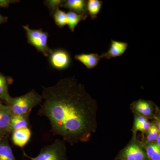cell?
I'll use <instances>...</instances> for the list:
<instances>
[{"instance_id": "12", "label": "cell", "mask_w": 160, "mask_h": 160, "mask_svg": "<svg viewBox=\"0 0 160 160\" xmlns=\"http://www.w3.org/2000/svg\"><path fill=\"white\" fill-rule=\"evenodd\" d=\"M74 58L89 69L96 67L102 58L101 55L96 53H81L76 55Z\"/></svg>"}, {"instance_id": "17", "label": "cell", "mask_w": 160, "mask_h": 160, "mask_svg": "<svg viewBox=\"0 0 160 160\" xmlns=\"http://www.w3.org/2000/svg\"><path fill=\"white\" fill-rule=\"evenodd\" d=\"M103 2L100 0H88L87 1V9L88 15L91 19L95 20L102 9Z\"/></svg>"}, {"instance_id": "25", "label": "cell", "mask_w": 160, "mask_h": 160, "mask_svg": "<svg viewBox=\"0 0 160 160\" xmlns=\"http://www.w3.org/2000/svg\"><path fill=\"white\" fill-rule=\"evenodd\" d=\"M155 142L157 144L158 146H160V134H158V136Z\"/></svg>"}, {"instance_id": "28", "label": "cell", "mask_w": 160, "mask_h": 160, "mask_svg": "<svg viewBox=\"0 0 160 160\" xmlns=\"http://www.w3.org/2000/svg\"></svg>"}, {"instance_id": "11", "label": "cell", "mask_w": 160, "mask_h": 160, "mask_svg": "<svg viewBox=\"0 0 160 160\" xmlns=\"http://www.w3.org/2000/svg\"><path fill=\"white\" fill-rule=\"evenodd\" d=\"M12 113L9 107L6 105L0 108V135L3 137L10 134V125Z\"/></svg>"}, {"instance_id": "4", "label": "cell", "mask_w": 160, "mask_h": 160, "mask_svg": "<svg viewBox=\"0 0 160 160\" xmlns=\"http://www.w3.org/2000/svg\"><path fill=\"white\" fill-rule=\"evenodd\" d=\"M66 142L61 139H57L50 145L43 147L39 153L31 160H67Z\"/></svg>"}, {"instance_id": "27", "label": "cell", "mask_w": 160, "mask_h": 160, "mask_svg": "<svg viewBox=\"0 0 160 160\" xmlns=\"http://www.w3.org/2000/svg\"><path fill=\"white\" fill-rule=\"evenodd\" d=\"M3 137H3V136H2V135H0V140H1V139H2V138H3Z\"/></svg>"}, {"instance_id": "21", "label": "cell", "mask_w": 160, "mask_h": 160, "mask_svg": "<svg viewBox=\"0 0 160 160\" xmlns=\"http://www.w3.org/2000/svg\"><path fill=\"white\" fill-rule=\"evenodd\" d=\"M52 16L56 25L59 28H62L67 25V15L65 11L59 8L55 11Z\"/></svg>"}, {"instance_id": "14", "label": "cell", "mask_w": 160, "mask_h": 160, "mask_svg": "<svg viewBox=\"0 0 160 160\" xmlns=\"http://www.w3.org/2000/svg\"><path fill=\"white\" fill-rule=\"evenodd\" d=\"M29 115H12L10 125V132L22 128H29Z\"/></svg>"}, {"instance_id": "13", "label": "cell", "mask_w": 160, "mask_h": 160, "mask_svg": "<svg viewBox=\"0 0 160 160\" xmlns=\"http://www.w3.org/2000/svg\"><path fill=\"white\" fill-rule=\"evenodd\" d=\"M134 115V121H133V126L132 131V134L137 135V132L140 131L142 132L143 138L151 126V123L149 120L146 118L143 117L142 116L136 114Z\"/></svg>"}, {"instance_id": "15", "label": "cell", "mask_w": 160, "mask_h": 160, "mask_svg": "<svg viewBox=\"0 0 160 160\" xmlns=\"http://www.w3.org/2000/svg\"><path fill=\"white\" fill-rule=\"evenodd\" d=\"M9 135L0 140V160H17L8 140Z\"/></svg>"}, {"instance_id": "20", "label": "cell", "mask_w": 160, "mask_h": 160, "mask_svg": "<svg viewBox=\"0 0 160 160\" xmlns=\"http://www.w3.org/2000/svg\"><path fill=\"white\" fill-rule=\"evenodd\" d=\"M151 123V126L146 132L144 138H142V142H155L156 139L158 136L160 134V131L158 129L154 122L152 121V122Z\"/></svg>"}, {"instance_id": "3", "label": "cell", "mask_w": 160, "mask_h": 160, "mask_svg": "<svg viewBox=\"0 0 160 160\" xmlns=\"http://www.w3.org/2000/svg\"><path fill=\"white\" fill-rule=\"evenodd\" d=\"M22 27L26 31L28 43L44 56L48 57L52 50L48 46V32L42 29H32L28 25L23 26Z\"/></svg>"}, {"instance_id": "22", "label": "cell", "mask_w": 160, "mask_h": 160, "mask_svg": "<svg viewBox=\"0 0 160 160\" xmlns=\"http://www.w3.org/2000/svg\"><path fill=\"white\" fill-rule=\"evenodd\" d=\"M64 2L65 0H47L44 1V3L52 15L55 11L61 7Z\"/></svg>"}, {"instance_id": "16", "label": "cell", "mask_w": 160, "mask_h": 160, "mask_svg": "<svg viewBox=\"0 0 160 160\" xmlns=\"http://www.w3.org/2000/svg\"><path fill=\"white\" fill-rule=\"evenodd\" d=\"M142 142L148 160H160V146H158L155 142Z\"/></svg>"}, {"instance_id": "8", "label": "cell", "mask_w": 160, "mask_h": 160, "mask_svg": "<svg viewBox=\"0 0 160 160\" xmlns=\"http://www.w3.org/2000/svg\"><path fill=\"white\" fill-rule=\"evenodd\" d=\"M87 1L86 0H66L65 1L61 7L69 9L82 17L84 21L88 17L87 9Z\"/></svg>"}, {"instance_id": "1", "label": "cell", "mask_w": 160, "mask_h": 160, "mask_svg": "<svg viewBox=\"0 0 160 160\" xmlns=\"http://www.w3.org/2000/svg\"><path fill=\"white\" fill-rule=\"evenodd\" d=\"M39 115L49 120L51 130L73 146L90 140L98 128V105L84 85L73 77L42 87Z\"/></svg>"}, {"instance_id": "6", "label": "cell", "mask_w": 160, "mask_h": 160, "mask_svg": "<svg viewBox=\"0 0 160 160\" xmlns=\"http://www.w3.org/2000/svg\"><path fill=\"white\" fill-rule=\"evenodd\" d=\"M133 114L142 116L148 120H154L160 117L158 107L149 100L139 99L132 102L130 106Z\"/></svg>"}, {"instance_id": "9", "label": "cell", "mask_w": 160, "mask_h": 160, "mask_svg": "<svg viewBox=\"0 0 160 160\" xmlns=\"http://www.w3.org/2000/svg\"><path fill=\"white\" fill-rule=\"evenodd\" d=\"M129 44L126 42L111 40V44L109 50L101 55L102 58L110 59L112 58L119 57L126 52Z\"/></svg>"}, {"instance_id": "23", "label": "cell", "mask_w": 160, "mask_h": 160, "mask_svg": "<svg viewBox=\"0 0 160 160\" xmlns=\"http://www.w3.org/2000/svg\"><path fill=\"white\" fill-rule=\"evenodd\" d=\"M16 1L11 0H0V7L7 8L12 3L16 2Z\"/></svg>"}, {"instance_id": "10", "label": "cell", "mask_w": 160, "mask_h": 160, "mask_svg": "<svg viewBox=\"0 0 160 160\" xmlns=\"http://www.w3.org/2000/svg\"><path fill=\"white\" fill-rule=\"evenodd\" d=\"M11 140L15 146L23 148L30 140L31 132L29 128H22L11 132Z\"/></svg>"}, {"instance_id": "26", "label": "cell", "mask_w": 160, "mask_h": 160, "mask_svg": "<svg viewBox=\"0 0 160 160\" xmlns=\"http://www.w3.org/2000/svg\"><path fill=\"white\" fill-rule=\"evenodd\" d=\"M6 106V105H3V103H2V101H1V100L0 99V108H3V107H5Z\"/></svg>"}, {"instance_id": "19", "label": "cell", "mask_w": 160, "mask_h": 160, "mask_svg": "<svg viewBox=\"0 0 160 160\" xmlns=\"http://www.w3.org/2000/svg\"><path fill=\"white\" fill-rule=\"evenodd\" d=\"M66 15H67V25L69 30L72 32H73L78 24L81 21L84 19L82 16L73 12H68L67 13H66Z\"/></svg>"}, {"instance_id": "24", "label": "cell", "mask_w": 160, "mask_h": 160, "mask_svg": "<svg viewBox=\"0 0 160 160\" xmlns=\"http://www.w3.org/2000/svg\"><path fill=\"white\" fill-rule=\"evenodd\" d=\"M7 20H8V17L3 16L0 14V24L7 22Z\"/></svg>"}, {"instance_id": "2", "label": "cell", "mask_w": 160, "mask_h": 160, "mask_svg": "<svg viewBox=\"0 0 160 160\" xmlns=\"http://www.w3.org/2000/svg\"><path fill=\"white\" fill-rule=\"evenodd\" d=\"M42 102V95L32 89L21 96L12 97L6 106L9 107L12 114L25 115H30L32 109L40 105Z\"/></svg>"}, {"instance_id": "18", "label": "cell", "mask_w": 160, "mask_h": 160, "mask_svg": "<svg viewBox=\"0 0 160 160\" xmlns=\"http://www.w3.org/2000/svg\"><path fill=\"white\" fill-rule=\"evenodd\" d=\"M12 97L9 92V83L5 76L0 72V99L9 103Z\"/></svg>"}, {"instance_id": "7", "label": "cell", "mask_w": 160, "mask_h": 160, "mask_svg": "<svg viewBox=\"0 0 160 160\" xmlns=\"http://www.w3.org/2000/svg\"><path fill=\"white\" fill-rule=\"evenodd\" d=\"M48 57L50 66L57 70H65L68 69L71 66V56L65 49H52Z\"/></svg>"}, {"instance_id": "5", "label": "cell", "mask_w": 160, "mask_h": 160, "mask_svg": "<svg viewBox=\"0 0 160 160\" xmlns=\"http://www.w3.org/2000/svg\"><path fill=\"white\" fill-rule=\"evenodd\" d=\"M119 160H148L141 141L138 140L137 135L132 134L129 143L120 152Z\"/></svg>"}]
</instances>
